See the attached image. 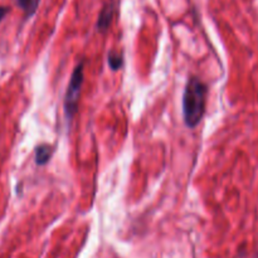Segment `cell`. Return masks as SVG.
I'll list each match as a JSON object with an SVG mask.
<instances>
[{
  "instance_id": "6da1fadb",
  "label": "cell",
  "mask_w": 258,
  "mask_h": 258,
  "mask_svg": "<svg viewBox=\"0 0 258 258\" xmlns=\"http://www.w3.org/2000/svg\"><path fill=\"white\" fill-rule=\"evenodd\" d=\"M207 92V86L199 78H189L183 95L184 121L189 128L196 127L203 117Z\"/></svg>"
},
{
  "instance_id": "7a4b0ae2",
  "label": "cell",
  "mask_w": 258,
  "mask_h": 258,
  "mask_svg": "<svg viewBox=\"0 0 258 258\" xmlns=\"http://www.w3.org/2000/svg\"><path fill=\"white\" fill-rule=\"evenodd\" d=\"M83 85V62L78 63L75 68L71 77L70 85L67 87V92L64 96V111L67 117L72 118L75 113L77 112L78 101H80L81 90Z\"/></svg>"
},
{
  "instance_id": "3957f363",
  "label": "cell",
  "mask_w": 258,
  "mask_h": 258,
  "mask_svg": "<svg viewBox=\"0 0 258 258\" xmlns=\"http://www.w3.org/2000/svg\"><path fill=\"white\" fill-rule=\"evenodd\" d=\"M116 12H117V3L115 0H110L107 4L103 7V9L101 10L100 17L97 20V29L100 32L105 33L106 30H108V28L112 24V20L115 18Z\"/></svg>"
},
{
  "instance_id": "277c9868",
  "label": "cell",
  "mask_w": 258,
  "mask_h": 258,
  "mask_svg": "<svg viewBox=\"0 0 258 258\" xmlns=\"http://www.w3.org/2000/svg\"><path fill=\"white\" fill-rule=\"evenodd\" d=\"M53 154V149L47 144H42L35 148V163L38 165H45Z\"/></svg>"
},
{
  "instance_id": "5b68a950",
  "label": "cell",
  "mask_w": 258,
  "mask_h": 258,
  "mask_svg": "<svg viewBox=\"0 0 258 258\" xmlns=\"http://www.w3.org/2000/svg\"><path fill=\"white\" fill-rule=\"evenodd\" d=\"M107 60H108V66H110L111 70L112 71L120 70L123 64L122 54L118 52H116V50H111V52L108 53Z\"/></svg>"
},
{
  "instance_id": "8992f818",
  "label": "cell",
  "mask_w": 258,
  "mask_h": 258,
  "mask_svg": "<svg viewBox=\"0 0 258 258\" xmlns=\"http://www.w3.org/2000/svg\"><path fill=\"white\" fill-rule=\"evenodd\" d=\"M17 4L27 13L28 15L33 14L37 9V5H38V0H15Z\"/></svg>"
},
{
  "instance_id": "52a82bcc",
  "label": "cell",
  "mask_w": 258,
  "mask_h": 258,
  "mask_svg": "<svg viewBox=\"0 0 258 258\" xmlns=\"http://www.w3.org/2000/svg\"><path fill=\"white\" fill-rule=\"evenodd\" d=\"M9 13V8L8 7H0V22L5 18V15Z\"/></svg>"
}]
</instances>
